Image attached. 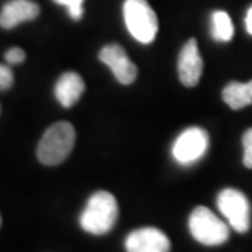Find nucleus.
<instances>
[{"label": "nucleus", "instance_id": "f257e3e1", "mask_svg": "<svg viewBox=\"0 0 252 252\" xmlns=\"http://www.w3.org/2000/svg\"><path fill=\"white\" fill-rule=\"evenodd\" d=\"M118 219V203L115 196L107 190L93 193L80 215L81 228L94 235L107 234Z\"/></svg>", "mask_w": 252, "mask_h": 252}, {"label": "nucleus", "instance_id": "f03ea898", "mask_svg": "<svg viewBox=\"0 0 252 252\" xmlns=\"http://www.w3.org/2000/svg\"><path fill=\"white\" fill-rule=\"evenodd\" d=\"M76 132L72 124L58 122L49 126L36 149L38 160L45 165H58L72 153Z\"/></svg>", "mask_w": 252, "mask_h": 252}, {"label": "nucleus", "instance_id": "7ed1b4c3", "mask_svg": "<svg viewBox=\"0 0 252 252\" xmlns=\"http://www.w3.org/2000/svg\"><path fill=\"white\" fill-rule=\"evenodd\" d=\"M124 18L129 32L140 44H150L158 31V20L147 0H125Z\"/></svg>", "mask_w": 252, "mask_h": 252}, {"label": "nucleus", "instance_id": "20e7f679", "mask_svg": "<svg viewBox=\"0 0 252 252\" xmlns=\"http://www.w3.org/2000/svg\"><path fill=\"white\" fill-rule=\"evenodd\" d=\"M189 231L198 243L209 247L221 245L230 237L228 225L205 206H198L190 213Z\"/></svg>", "mask_w": 252, "mask_h": 252}, {"label": "nucleus", "instance_id": "39448f33", "mask_svg": "<svg viewBox=\"0 0 252 252\" xmlns=\"http://www.w3.org/2000/svg\"><path fill=\"white\" fill-rule=\"evenodd\" d=\"M217 207L237 233H247L251 225V205L241 190L223 189L217 196Z\"/></svg>", "mask_w": 252, "mask_h": 252}, {"label": "nucleus", "instance_id": "423d86ee", "mask_svg": "<svg viewBox=\"0 0 252 252\" xmlns=\"http://www.w3.org/2000/svg\"><path fill=\"white\" fill-rule=\"evenodd\" d=\"M209 147V135L202 127L192 126L181 133L172 146L175 161L182 165H190L199 161Z\"/></svg>", "mask_w": 252, "mask_h": 252}, {"label": "nucleus", "instance_id": "0eeeda50", "mask_svg": "<svg viewBox=\"0 0 252 252\" xmlns=\"http://www.w3.org/2000/svg\"><path fill=\"white\" fill-rule=\"evenodd\" d=\"M99 61L108 66L121 84H130L137 77L136 64L127 58L125 49L121 45L111 44L104 46L99 51Z\"/></svg>", "mask_w": 252, "mask_h": 252}, {"label": "nucleus", "instance_id": "6e6552de", "mask_svg": "<svg viewBox=\"0 0 252 252\" xmlns=\"http://www.w3.org/2000/svg\"><path fill=\"white\" fill-rule=\"evenodd\" d=\"M125 247L127 252H170L171 243L161 230L143 227L126 237Z\"/></svg>", "mask_w": 252, "mask_h": 252}, {"label": "nucleus", "instance_id": "1a4fd4ad", "mask_svg": "<svg viewBox=\"0 0 252 252\" xmlns=\"http://www.w3.org/2000/svg\"><path fill=\"white\" fill-rule=\"evenodd\" d=\"M203 72V61L199 54L196 39H189L182 46L178 59V76L181 83L187 87H195Z\"/></svg>", "mask_w": 252, "mask_h": 252}, {"label": "nucleus", "instance_id": "9d476101", "mask_svg": "<svg viewBox=\"0 0 252 252\" xmlns=\"http://www.w3.org/2000/svg\"><path fill=\"white\" fill-rule=\"evenodd\" d=\"M39 6L31 0H10L0 11V27L10 30L38 17Z\"/></svg>", "mask_w": 252, "mask_h": 252}, {"label": "nucleus", "instance_id": "9b49d317", "mask_svg": "<svg viewBox=\"0 0 252 252\" xmlns=\"http://www.w3.org/2000/svg\"><path fill=\"white\" fill-rule=\"evenodd\" d=\"M84 81L74 72L63 73L55 84V97L64 108L73 107L84 93Z\"/></svg>", "mask_w": 252, "mask_h": 252}, {"label": "nucleus", "instance_id": "f8f14e48", "mask_svg": "<svg viewBox=\"0 0 252 252\" xmlns=\"http://www.w3.org/2000/svg\"><path fill=\"white\" fill-rule=\"evenodd\" d=\"M223 99L231 109H241L252 104V80L248 83L231 81L223 90Z\"/></svg>", "mask_w": 252, "mask_h": 252}, {"label": "nucleus", "instance_id": "ddd939ff", "mask_svg": "<svg viewBox=\"0 0 252 252\" xmlns=\"http://www.w3.org/2000/svg\"><path fill=\"white\" fill-rule=\"evenodd\" d=\"M234 35V26L230 16L223 11L217 10L212 14V36L219 42H228Z\"/></svg>", "mask_w": 252, "mask_h": 252}, {"label": "nucleus", "instance_id": "4468645a", "mask_svg": "<svg viewBox=\"0 0 252 252\" xmlns=\"http://www.w3.org/2000/svg\"><path fill=\"white\" fill-rule=\"evenodd\" d=\"M55 3H58V4H62L64 6L67 11H69V16L73 18V20H76V21H79L83 17V3H84V0H54Z\"/></svg>", "mask_w": 252, "mask_h": 252}, {"label": "nucleus", "instance_id": "2eb2a0df", "mask_svg": "<svg viewBox=\"0 0 252 252\" xmlns=\"http://www.w3.org/2000/svg\"><path fill=\"white\" fill-rule=\"evenodd\" d=\"M244 146V165L252 170V127H250L243 136Z\"/></svg>", "mask_w": 252, "mask_h": 252}, {"label": "nucleus", "instance_id": "dca6fc26", "mask_svg": "<svg viewBox=\"0 0 252 252\" xmlns=\"http://www.w3.org/2000/svg\"><path fill=\"white\" fill-rule=\"evenodd\" d=\"M13 80H14V76L10 70V67L0 64V91L9 90L13 86Z\"/></svg>", "mask_w": 252, "mask_h": 252}, {"label": "nucleus", "instance_id": "f3484780", "mask_svg": "<svg viewBox=\"0 0 252 252\" xmlns=\"http://www.w3.org/2000/svg\"><path fill=\"white\" fill-rule=\"evenodd\" d=\"M4 59L9 64H18L26 61V52L20 48H10L4 54Z\"/></svg>", "mask_w": 252, "mask_h": 252}, {"label": "nucleus", "instance_id": "a211bd4d", "mask_svg": "<svg viewBox=\"0 0 252 252\" xmlns=\"http://www.w3.org/2000/svg\"><path fill=\"white\" fill-rule=\"evenodd\" d=\"M245 28H247L248 34L252 35V6L247 11V16H245Z\"/></svg>", "mask_w": 252, "mask_h": 252}, {"label": "nucleus", "instance_id": "6ab92c4d", "mask_svg": "<svg viewBox=\"0 0 252 252\" xmlns=\"http://www.w3.org/2000/svg\"><path fill=\"white\" fill-rule=\"evenodd\" d=\"M0 224H1V217H0Z\"/></svg>", "mask_w": 252, "mask_h": 252}]
</instances>
